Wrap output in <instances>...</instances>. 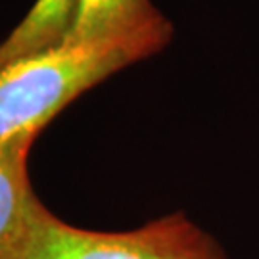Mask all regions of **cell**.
<instances>
[{
	"label": "cell",
	"instance_id": "1",
	"mask_svg": "<svg viewBox=\"0 0 259 259\" xmlns=\"http://www.w3.org/2000/svg\"><path fill=\"white\" fill-rule=\"evenodd\" d=\"M171 35L64 40L0 65V142L37 139L65 106L115 71L157 54Z\"/></svg>",
	"mask_w": 259,
	"mask_h": 259
},
{
	"label": "cell",
	"instance_id": "2",
	"mask_svg": "<svg viewBox=\"0 0 259 259\" xmlns=\"http://www.w3.org/2000/svg\"><path fill=\"white\" fill-rule=\"evenodd\" d=\"M0 259H227L185 213L125 232L81 229L62 221L33 194L16 231L0 242Z\"/></svg>",
	"mask_w": 259,
	"mask_h": 259
},
{
	"label": "cell",
	"instance_id": "3",
	"mask_svg": "<svg viewBox=\"0 0 259 259\" xmlns=\"http://www.w3.org/2000/svg\"><path fill=\"white\" fill-rule=\"evenodd\" d=\"M139 35H173L169 19L150 0H79L65 40H106Z\"/></svg>",
	"mask_w": 259,
	"mask_h": 259
},
{
	"label": "cell",
	"instance_id": "4",
	"mask_svg": "<svg viewBox=\"0 0 259 259\" xmlns=\"http://www.w3.org/2000/svg\"><path fill=\"white\" fill-rule=\"evenodd\" d=\"M79 0H37L23 21L0 42V65L56 47L69 37Z\"/></svg>",
	"mask_w": 259,
	"mask_h": 259
},
{
	"label": "cell",
	"instance_id": "5",
	"mask_svg": "<svg viewBox=\"0 0 259 259\" xmlns=\"http://www.w3.org/2000/svg\"><path fill=\"white\" fill-rule=\"evenodd\" d=\"M33 140L23 137L0 142V242L16 231L35 194L27 171Z\"/></svg>",
	"mask_w": 259,
	"mask_h": 259
}]
</instances>
